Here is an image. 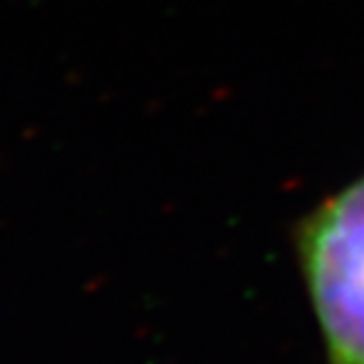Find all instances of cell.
Returning <instances> with one entry per match:
<instances>
[{"label": "cell", "mask_w": 364, "mask_h": 364, "mask_svg": "<svg viewBox=\"0 0 364 364\" xmlns=\"http://www.w3.org/2000/svg\"><path fill=\"white\" fill-rule=\"evenodd\" d=\"M296 253L326 364H364V175L299 223Z\"/></svg>", "instance_id": "obj_1"}]
</instances>
